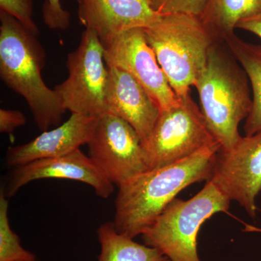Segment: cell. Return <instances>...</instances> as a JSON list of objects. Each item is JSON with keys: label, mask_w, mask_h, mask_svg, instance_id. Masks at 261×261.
I'll return each mask as SVG.
<instances>
[{"label": "cell", "mask_w": 261, "mask_h": 261, "mask_svg": "<svg viewBox=\"0 0 261 261\" xmlns=\"http://www.w3.org/2000/svg\"><path fill=\"white\" fill-rule=\"evenodd\" d=\"M97 120L98 117L71 113L61 126L43 132L23 145L10 147L7 164L16 167L38 160L61 157L80 149L92 139Z\"/></svg>", "instance_id": "cell-13"}, {"label": "cell", "mask_w": 261, "mask_h": 261, "mask_svg": "<svg viewBox=\"0 0 261 261\" xmlns=\"http://www.w3.org/2000/svg\"><path fill=\"white\" fill-rule=\"evenodd\" d=\"M100 253L97 261H169L159 250L118 232L113 222L98 228Z\"/></svg>", "instance_id": "cell-17"}, {"label": "cell", "mask_w": 261, "mask_h": 261, "mask_svg": "<svg viewBox=\"0 0 261 261\" xmlns=\"http://www.w3.org/2000/svg\"><path fill=\"white\" fill-rule=\"evenodd\" d=\"M209 181L255 219L261 192V132L242 137L232 149H220Z\"/></svg>", "instance_id": "cell-10"}, {"label": "cell", "mask_w": 261, "mask_h": 261, "mask_svg": "<svg viewBox=\"0 0 261 261\" xmlns=\"http://www.w3.org/2000/svg\"><path fill=\"white\" fill-rule=\"evenodd\" d=\"M237 29L251 32L261 39V12L255 16L240 21L237 25Z\"/></svg>", "instance_id": "cell-23"}, {"label": "cell", "mask_w": 261, "mask_h": 261, "mask_svg": "<svg viewBox=\"0 0 261 261\" xmlns=\"http://www.w3.org/2000/svg\"><path fill=\"white\" fill-rule=\"evenodd\" d=\"M42 19L51 30H65L69 27L70 14L65 10L61 0H45L42 5Z\"/></svg>", "instance_id": "cell-21"}, {"label": "cell", "mask_w": 261, "mask_h": 261, "mask_svg": "<svg viewBox=\"0 0 261 261\" xmlns=\"http://www.w3.org/2000/svg\"><path fill=\"white\" fill-rule=\"evenodd\" d=\"M27 119L23 113L18 110H0V132L12 134L17 128L23 126Z\"/></svg>", "instance_id": "cell-22"}, {"label": "cell", "mask_w": 261, "mask_h": 261, "mask_svg": "<svg viewBox=\"0 0 261 261\" xmlns=\"http://www.w3.org/2000/svg\"><path fill=\"white\" fill-rule=\"evenodd\" d=\"M194 87L211 134L221 149H232L241 140L239 125L248 116L252 100L246 72L224 42L211 47Z\"/></svg>", "instance_id": "cell-3"}, {"label": "cell", "mask_w": 261, "mask_h": 261, "mask_svg": "<svg viewBox=\"0 0 261 261\" xmlns=\"http://www.w3.org/2000/svg\"><path fill=\"white\" fill-rule=\"evenodd\" d=\"M87 145L89 157L118 187L149 170L138 134L116 115L106 113L98 117Z\"/></svg>", "instance_id": "cell-8"}, {"label": "cell", "mask_w": 261, "mask_h": 261, "mask_svg": "<svg viewBox=\"0 0 261 261\" xmlns=\"http://www.w3.org/2000/svg\"><path fill=\"white\" fill-rule=\"evenodd\" d=\"M68 76L55 87L66 111L99 117L107 113L106 97L109 70L104 47L95 32L86 29L78 47L67 57Z\"/></svg>", "instance_id": "cell-7"}, {"label": "cell", "mask_w": 261, "mask_h": 261, "mask_svg": "<svg viewBox=\"0 0 261 261\" xmlns=\"http://www.w3.org/2000/svg\"><path fill=\"white\" fill-rule=\"evenodd\" d=\"M154 11L161 15L184 13L200 16L208 0H149Z\"/></svg>", "instance_id": "cell-20"}, {"label": "cell", "mask_w": 261, "mask_h": 261, "mask_svg": "<svg viewBox=\"0 0 261 261\" xmlns=\"http://www.w3.org/2000/svg\"><path fill=\"white\" fill-rule=\"evenodd\" d=\"M102 44L106 65L128 72L145 88L160 111L178 104L179 98L147 43L144 29H128Z\"/></svg>", "instance_id": "cell-9"}, {"label": "cell", "mask_w": 261, "mask_h": 261, "mask_svg": "<svg viewBox=\"0 0 261 261\" xmlns=\"http://www.w3.org/2000/svg\"><path fill=\"white\" fill-rule=\"evenodd\" d=\"M30 261H39V260H37V258H36V259H34V260H30Z\"/></svg>", "instance_id": "cell-24"}, {"label": "cell", "mask_w": 261, "mask_h": 261, "mask_svg": "<svg viewBox=\"0 0 261 261\" xmlns=\"http://www.w3.org/2000/svg\"><path fill=\"white\" fill-rule=\"evenodd\" d=\"M231 201L211 181L190 200L175 198L142 233L144 244L159 250L169 261H201L197 236L202 225Z\"/></svg>", "instance_id": "cell-5"}, {"label": "cell", "mask_w": 261, "mask_h": 261, "mask_svg": "<svg viewBox=\"0 0 261 261\" xmlns=\"http://www.w3.org/2000/svg\"><path fill=\"white\" fill-rule=\"evenodd\" d=\"M44 178H63L87 184L101 198H108L114 185L80 149L61 157L38 160L16 166L10 174L4 191L8 198L13 197L29 182Z\"/></svg>", "instance_id": "cell-11"}, {"label": "cell", "mask_w": 261, "mask_h": 261, "mask_svg": "<svg viewBox=\"0 0 261 261\" xmlns=\"http://www.w3.org/2000/svg\"><path fill=\"white\" fill-rule=\"evenodd\" d=\"M108 67L106 111L129 123L144 142L153 129L161 111L145 88L128 72Z\"/></svg>", "instance_id": "cell-14"}, {"label": "cell", "mask_w": 261, "mask_h": 261, "mask_svg": "<svg viewBox=\"0 0 261 261\" xmlns=\"http://www.w3.org/2000/svg\"><path fill=\"white\" fill-rule=\"evenodd\" d=\"M0 9L16 19L34 35H39V28L34 20V0H0Z\"/></svg>", "instance_id": "cell-19"}, {"label": "cell", "mask_w": 261, "mask_h": 261, "mask_svg": "<svg viewBox=\"0 0 261 261\" xmlns=\"http://www.w3.org/2000/svg\"><path fill=\"white\" fill-rule=\"evenodd\" d=\"M246 72L252 90L251 111L245 119V136L261 132V45L244 42L233 35L224 42Z\"/></svg>", "instance_id": "cell-16"}, {"label": "cell", "mask_w": 261, "mask_h": 261, "mask_svg": "<svg viewBox=\"0 0 261 261\" xmlns=\"http://www.w3.org/2000/svg\"><path fill=\"white\" fill-rule=\"evenodd\" d=\"M161 111L153 129L142 142L148 169L164 167L187 159L218 142L191 94Z\"/></svg>", "instance_id": "cell-6"}, {"label": "cell", "mask_w": 261, "mask_h": 261, "mask_svg": "<svg viewBox=\"0 0 261 261\" xmlns=\"http://www.w3.org/2000/svg\"><path fill=\"white\" fill-rule=\"evenodd\" d=\"M77 2L80 23L95 32L101 42L128 29L149 28L163 16L154 11L149 0Z\"/></svg>", "instance_id": "cell-12"}, {"label": "cell", "mask_w": 261, "mask_h": 261, "mask_svg": "<svg viewBox=\"0 0 261 261\" xmlns=\"http://www.w3.org/2000/svg\"><path fill=\"white\" fill-rule=\"evenodd\" d=\"M144 30L175 93L178 97L190 94L217 41L198 16L184 13L163 15L158 23Z\"/></svg>", "instance_id": "cell-4"}, {"label": "cell", "mask_w": 261, "mask_h": 261, "mask_svg": "<svg viewBox=\"0 0 261 261\" xmlns=\"http://www.w3.org/2000/svg\"><path fill=\"white\" fill-rule=\"evenodd\" d=\"M36 255L25 250L10 224L9 202L4 191L0 194V261H30Z\"/></svg>", "instance_id": "cell-18"}, {"label": "cell", "mask_w": 261, "mask_h": 261, "mask_svg": "<svg viewBox=\"0 0 261 261\" xmlns=\"http://www.w3.org/2000/svg\"><path fill=\"white\" fill-rule=\"evenodd\" d=\"M221 147L216 142L178 162L147 170L118 187L113 221L116 231L132 239L142 235L180 192L211 179Z\"/></svg>", "instance_id": "cell-1"}, {"label": "cell", "mask_w": 261, "mask_h": 261, "mask_svg": "<svg viewBox=\"0 0 261 261\" xmlns=\"http://www.w3.org/2000/svg\"><path fill=\"white\" fill-rule=\"evenodd\" d=\"M37 37L0 10V76L25 99L38 128L45 132L59 125L66 110L54 89L43 80L46 53Z\"/></svg>", "instance_id": "cell-2"}, {"label": "cell", "mask_w": 261, "mask_h": 261, "mask_svg": "<svg viewBox=\"0 0 261 261\" xmlns=\"http://www.w3.org/2000/svg\"><path fill=\"white\" fill-rule=\"evenodd\" d=\"M260 12L261 0H208L199 18L217 42H224L235 35L240 21Z\"/></svg>", "instance_id": "cell-15"}]
</instances>
